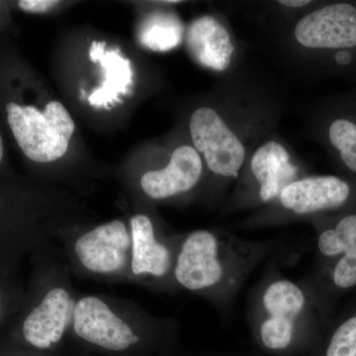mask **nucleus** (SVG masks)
<instances>
[{"mask_svg":"<svg viewBox=\"0 0 356 356\" xmlns=\"http://www.w3.org/2000/svg\"><path fill=\"white\" fill-rule=\"evenodd\" d=\"M261 245L200 229L185 238L178 252L175 276L191 291H236L261 259Z\"/></svg>","mask_w":356,"mask_h":356,"instance_id":"1","label":"nucleus"},{"mask_svg":"<svg viewBox=\"0 0 356 356\" xmlns=\"http://www.w3.org/2000/svg\"><path fill=\"white\" fill-rule=\"evenodd\" d=\"M6 111L9 127L27 158L51 163L67 153L76 126L62 103L49 102L43 112L35 106L9 103Z\"/></svg>","mask_w":356,"mask_h":356,"instance_id":"2","label":"nucleus"},{"mask_svg":"<svg viewBox=\"0 0 356 356\" xmlns=\"http://www.w3.org/2000/svg\"><path fill=\"white\" fill-rule=\"evenodd\" d=\"M306 307L305 293L296 283L288 280L269 283L262 291L257 322L262 346L273 351L289 348L303 321Z\"/></svg>","mask_w":356,"mask_h":356,"instance_id":"3","label":"nucleus"},{"mask_svg":"<svg viewBox=\"0 0 356 356\" xmlns=\"http://www.w3.org/2000/svg\"><path fill=\"white\" fill-rule=\"evenodd\" d=\"M191 134L210 170L221 177H238L245 161V147L215 110H196L191 119Z\"/></svg>","mask_w":356,"mask_h":356,"instance_id":"4","label":"nucleus"},{"mask_svg":"<svg viewBox=\"0 0 356 356\" xmlns=\"http://www.w3.org/2000/svg\"><path fill=\"white\" fill-rule=\"evenodd\" d=\"M295 38L307 48L343 49L356 46V8L337 3L314 11L299 21Z\"/></svg>","mask_w":356,"mask_h":356,"instance_id":"5","label":"nucleus"},{"mask_svg":"<svg viewBox=\"0 0 356 356\" xmlns=\"http://www.w3.org/2000/svg\"><path fill=\"white\" fill-rule=\"evenodd\" d=\"M72 322L77 336L106 350H127L139 341L127 323L96 297H86L77 302Z\"/></svg>","mask_w":356,"mask_h":356,"instance_id":"6","label":"nucleus"},{"mask_svg":"<svg viewBox=\"0 0 356 356\" xmlns=\"http://www.w3.org/2000/svg\"><path fill=\"white\" fill-rule=\"evenodd\" d=\"M130 245V236L125 225L114 220L79 238L74 250L88 270L110 273L120 270L124 266Z\"/></svg>","mask_w":356,"mask_h":356,"instance_id":"7","label":"nucleus"},{"mask_svg":"<svg viewBox=\"0 0 356 356\" xmlns=\"http://www.w3.org/2000/svg\"><path fill=\"white\" fill-rule=\"evenodd\" d=\"M74 301L67 290L54 288L26 318L23 334L35 348H48L57 343L74 318Z\"/></svg>","mask_w":356,"mask_h":356,"instance_id":"8","label":"nucleus"},{"mask_svg":"<svg viewBox=\"0 0 356 356\" xmlns=\"http://www.w3.org/2000/svg\"><path fill=\"white\" fill-rule=\"evenodd\" d=\"M350 194L348 184L336 177H312L295 180L281 191V205L297 215L334 209Z\"/></svg>","mask_w":356,"mask_h":356,"instance_id":"9","label":"nucleus"},{"mask_svg":"<svg viewBox=\"0 0 356 356\" xmlns=\"http://www.w3.org/2000/svg\"><path fill=\"white\" fill-rule=\"evenodd\" d=\"M202 161L194 147H177L170 163L161 170L145 173L140 186L149 197L166 199L191 191L202 175Z\"/></svg>","mask_w":356,"mask_h":356,"instance_id":"10","label":"nucleus"},{"mask_svg":"<svg viewBox=\"0 0 356 356\" xmlns=\"http://www.w3.org/2000/svg\"><path fill=\"white\" fill-rule=\"evenodd\" d=\"M187 48L194 60L211 70L228 69L234 44L226 28L211 16L191 23L186 36Z\"/></svg>","mask_w":356,"mask_h":356,"instance_id":"11","label":"nucleus"},{"mask_svg":"<svg viewBox=\"0 0 356 356\" xmlns=\"http://www.w3.org/2000/svg\"><path fill=\"white\" fill-rule=\"evenodd\" d=\"M104 42H93L89 57L93 63L102 65V86L95 89L88 97L91 106L109 108L120 102V95H128L133 86V70L130 60L122 57L118 51H105Z\"/></svg>","mask_w":356,"mask_h":356,"instance_id":"12","label":"nucleus"},{"mask_svg":"<svg viewBox=\"0 0 356 356\" xmlns=\"http://www.w3.org/2000/svg\"><path fill=\"white\" fill-rule=\"evenodd\" d=\"M250 166L259 184V198L264 202L280 197L281 191L295 181L298 172L284 147L274 140L255 152Z\"/></svg>","mask_w":356,"mask_h":356,"instance_id":"13","label":"nucleus"},{"mask_svg":"<svg viewBox=\"0 0 356 356\" xmlns=\"http://www.w3.org/2000/svg\"><path fill=\"white\" fill-rule=\"evenodd\" d=\"M131 229L133 273L156 277L166 275L172 267V255L168 247L156 240L151 219L146 215H136L131 219Z\"/></svg>","mask_w":356,"mask_h":356,"instance_id":"14","label":"nucleus"},{"mask_svg":"<svg viewBox=\"0 0 356 356\" xmlns=\"http://www.w3.org/2000/svg\"><path fill=\"white\" fill-rule=\"evenodd\" d=\"M184 25L175 14L158 11L143 21L140 43L149 50L168 51L177 48L182 40Z\"/></svg>","mask_w":356,"mask_h":356,"instance_id":"15","label":"nucleus"},{"mask_svg":"<svg viewBox=\"0 0 356 356\" xmlns=\"http://www.w3.org/2000/svg\"><path fill=\"white\" fill-rule=\"evenodd\" d=\"M318 248L325 257H337L356 250V215L344 217L336 228L325 229L318 236Z\"/></svg>","mask_w":356,"mask_h":356,"instance_id":"16","label":"nucleus"},{"mask_svg":"<svg viewBox=\"0 0 356 356\" xmlns=\"http://www.w3.org/2000/svg\"><path fill=\"white\" fill-rule=\"evenodd\" d=\"M330 140L341 152L343 163L356 172V125L353 122L339 119L330 127Z\"/></svg>","mask_w":356,"mask_h":356,"instance_id":"17","label":"nucleus"},{"mask_svg":"<svg viewBox=\"0 0 356 356\" xmlns=\"http://www.w3.org/2000/svg\"><path fill=\"white\" fill-rule=\"evenodd\" d=\"M327 356H356V317L339 325L330 341Z\"/></svg>","mask_w":356,"mask_h":356,"instance_id":"18","label":"nucleus"},{"mask_svg":"<svg viewBox=\"0 0 356 356\" xmlns=\"http://www.w3.org/2000/svg\"><path fill=\"white\" fill-rule=\"evenodd\" d=\"M334 284L339 288L356 285V250L346 252L337 261L332 273Z\"/></svg>","mask_w":356,"mask_h":356,"instance_id":"19","label":"nucleus"},{"mask_svg":"<svg viewBox=\"0 0 356 356\" xmlns=\"http://www.w3.org/2000/svg\"><path fill=\"white\" fill-rule=\"evenodd\" d=\"M58 3V1L54 0H21L18 2V6L26 13H44Z\"/></svg>","mask_w":356,"mask_h":356,"instance_id":"20","label":"nucleus"},{"mask_svg":"<svg viewBox=\"0 0 356 356\" xmlns=\"http://www.w3.org/2000/svg\"><path fill=\"white\" fill-rule=\"evenodd\" d=\"M351 58H353V57H351L350 53L346 51H339V53H337L336 55L337 62L343 65L350 64Z\"/></svg>","mask_w":356,"mask_h":356,"instance_id":"21","label":"nucleus"},{"mask_svg":"<svg viewBox=\"0 0 356 356\" xmlns=\"http://www.w3.org/2000/svg\"><path fill=\"white\" fill-rule=\"evenodd\" d=\"M280 3L288 7H303L310 3V1L308 0H282V1H280Z\"/></svg>","mask_w":356,"mask_h":356,"instance_id":"22","label":"nucleus"},{"mask_svg":"<svg viewBox=\"0 0 356 356\" xmlns=\"http://www.w3.org/2000/svg\"><path fill=\"white\" fill-rule=\"evenodd\" d=\"M2 156H3V142H2L1 135H0V161H1Z\"/></svg>","mask_w":356,"mask_h":356,"instance_id":"23","label":"nucleus"}]
</instances>
